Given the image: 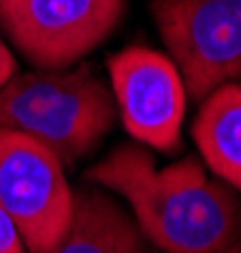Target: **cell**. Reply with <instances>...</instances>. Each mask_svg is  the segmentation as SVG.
I'll return each instance as SVG.
<instances>
[{"label": "cell", "mask_w": 241, "mask_h": 253, "mask_svg": "<svg viewBox=\"0 0 241 253\" xmlns=\"http://www.w3.org/2000/svg\"><path fill=\"white\" fill-rule=\"evenodd\" d=\"M196 148L219 180L241 193V85L224 83L198 103L191 126Z\"/></svg>", "instance_id": "cell-8"}, {"label": "cell", "mask_w": 241, "mask_h": 253, "mask_svg": "<svg viewBox=\"0 0 241 253\" xmlns=\"http://www.w3.org/2000/svg\"><path fill=\"white\" fill-rule=\"evenodd\" d=\"M221 253H241V241H239V243H234L231 248H226V251H221Z\"/></svg>", "instance_id": "cell-11"}, {"label": "cell", "mask_w": 241, "mask_h": 253, "mask_svg": "<svg viewBox=\"0 0 241 253\" xmlns=\"http://www.w3.org/2000/svg\"><path fill=\"white\" fill-rule=\"evenodd\" d=\"M48 253H158L133 215L98 186L73 191L68 226Z\"/></svg>", "instance_id": "cell-7"}, {"label": "cell", "mask_w": 241, "mask_h": 253, "mask_svg": "<svg viewBox=\"0 0 241 253\" xmlns=\"http://www.w3.org/2000/svg\"><path fill=\"white\" fill-rule=\"evenodd\" d=\"M126 0H0V28L38 70L71 68L118 28Z\"/></svg>", "instance_id": "cell-4"}, {"label": "cell", "mask_w": 241, "mask_h": 253, "mask_svg": "<svg viewBox=\"0 0 241 253\" xmlns=\"http://www.w3.org/2000/svg\"><path fill=\"white\" fill-rule=\"evenodd\" d=\"M0 253H28L13 218L3 208V203H0Z\"/></svg>", "instance_id": "cell-9"}, {"label": "cell", "mask_w": 241, "mask_h": 253, "mask_svg": "<svg viewBox=\"0 0 241 253\" xmlns=\"http://www.w3.org/2000/svg\"><path fill=\"white\" fill-rule=\"evenodd\" d=\"M108 78L116 113L131 138L158 153H176L189 95L171 58L131 45L108 55Z\"/></svg>", "instance_id": "cell-6"}, {"label": "cell", "mask_w": 241, "mask_h": 253, "mask_svg": "<svg viewBox=\"0 0 241 253\" xmlns=\"http://www.w3.org/2000/svg\"><path fill=\"white\" fill-rule=\"evenodd\" d=\"M18 63H15V58H13V53H10V48L3 43V38H0V88H3L15 73H18Z\"/></svg>", "instance_id": "cell-10"}, {"label": "cell", "mask_w": 241, "mask_h": 253, "mask_svg": "<svg viewBox=\"0 0 241 253\" xmlns=\"http://www.w3.org/2000/svg\"><path fill=\"white\" fill-rule=\"evenodd\" d=\"M0 203L28 253H48L73 211V188L58 156L10 128H0Z\"/></svg>", "instance_id": "cell-5"}, {"label": "cell", "mask_w": 241, "mask_h": 253, "mask_svg": "<svg viewBox=\"0 0 241 253\" xmlns=\"http://www.w3.org/2000/svg\"><path fill=\"white\" fill-rule=\"evenodd\" d=\"M113 123V93L88 65L15 73L0 88V128L38 140L63 166L88 156Z\"/></svg>", "instance_id": "cell-2"}, {"label": "cell", "mask_w": 241, "mask_h": 253, "mask_svg": "<svg viewBox=\"0 0 241 253\" xmlns=\"http://www.w3.org/2000/svg\"><path fill=\"white\" fill-rule=\"evenodd\" d=\"M151 13L191 100L241 78V0H151Z\"/></svg>", "instance_id": "cell-3"}, {"label": "cell", "mask_w": 241, "mask_h": 253, "mask_svg": "<svg viewBox=\"0 0 241 253\" xmlns=\"http://www.w3.org/2000/svg\"><path fill=\"white\" fill-rule=\"evenodd\" d=\"M86 180L123 196L156 251L221 253L241 241V193L209 178L193 156L158 168L146 146L121 143Z\"/></svg>", "instance_id": "cell-1"}]
</instances>
